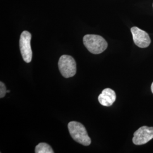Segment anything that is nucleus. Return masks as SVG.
Wrapping results in <instances>:
<instances>
[{
	"mask_svg": "<svg viewBox=\"0 0 153 153\" xmlns=\"http://www.w3.org/2000/svg\"><path fill=\"white\" fill-rule=\"evenodd\" d=\"M83 42L88 51L95 55L103 52L108 47L106 40L98 35H86L83 38Z\"/></svg>",
	"mask_w": 153,
	"mask_h": 153,
	"instance_id": "nucleus-1",
	"label": "nucleus"
},
{
	"mask_svg": "<svg viewBox=\"0 0 153 153\" xmlns=\"http://www.w3.org/2000/svg\"><path fill=\"white\" fill-rule=\"evenodd\" d=\"M68 129L71 136L75 141L84 146H88L91 144V139L86 128L81 123L71 121L68 124Z\"/></svg>",
	"mask_w": 153,
	"mask_h": 153,
	"instance_id": "nucleus-2",
	"label": "nucleus"
},
{
	"mask_svg": "<svg viewBox=\"0 0 153 153\" xmlns=\"http://www.w3.org/2000/svg\"><path fill=\"white\" fill-rule=\"evenodd\" d=\"M58 65L61 74L65 78L72 77L76 73V62L71 56H61Z\"/></svg>",
	"mask_w": 153,
	"mask_h": 153,
	"instance_id": "nucleus-3",
	"label": "nucleus"
},
{
	"mask_svg": "<svg viewBox=\"0 0 153 153\" xmlns=\"http://www.w3.org/2000/svg\"><path fill=\"white\" fill-rule=\"evenodd\" d=\"M31 34L27 31L22 32L19 40V47L23 60L30 63L32 60L33 52L31 47Z\"/></svg>",
	"mask_w": 153,
	"mask_h": 153,
	"instance_id": "nucleus-4",
	"label": "nucleus"
},
{
	"mask_svg": "<svg viewBox=\"0 0 153 153\" xmlns=\"http://www.w3.org/2000/svg\"><path fill=\"white\" fill-rule=\"evenodd\" d=\"M153 138V127L143 126L134 133L133 142L136 145H144Z\"/></svg>",
	"mask_w": 153,
	"mask_h": 153,
	"instance_id": "nucleus-5",
	"label": "nucleus"
},
{
	"mask_svg": "<svg viewBox=\"0 0 153 153\" xmlns=\"http://www.w3.org/2000/svg\"><path fill=\"white\" fill-rule=\"evenodd\" d=\"M133 41L140 48H146L149 46L151 40L148 33L137 27H133L131 30Z\"/></svg>",
	"mask_w": 153,
	"mask_h": 153,
	"instance_id": "nucleus-6",
	"label": "nucleus"
},
{
	"mask_svg": "<svg viewBox=\"0 0 153 153\" xmlns=\"http://www.w3.org/2000/svg\"><path fill=\"white\" fill-rule=\"evenodd\" d=\"M116 99V93L112 89L109 88L104 89L98 97L99 102L100 104L107 107L112 105Z\"/></svg>",
	"mask_w": 153,
	"mask_h": 153,
	"instance_id": "nucleus-7",
	"label": "nucleus"
},
{
	"mask_svg": "<svg viewBox=\"0 0 153 153\" xmlns=\"http://www.w3.org/2000/svg\"><path fill=\"white\" fill-rule=\"evenodd\" d=\"M36 153H53L54 152L48 144L42 142L39 143L35 148Z\"/></svg>",
	"mask_w": 153,
	"mask_h": 153,
	"instance_id": "nucleus-8",
	"label": "nucleus"
},
{
	"mask_svg": "<svg viewBox=\"0 0 153 153\" xmlns=\"http://www.w3.org/2000/svg\"><path fill=\"white\" fill-rule=\"evenodd\" d=\"M7 93L5 85L3 82H0V98H2L5 96L6 93Z\"/></svg>",
	"mask_w": 153,
	"mask_h": 153,
	"instance_id": "nucleus-9",
	"label": "nucleus"
},
{
	"mask_svg": "<svg viewBox=\"0 0 153 153\" xmlns=\"http://www.w3.org/2000/svg\"><path fill=\"white\" fill-rule=\"evenodd\" d=\"M151 90H152V93L153 94V82L152 83V86H151Z\"/></svg>",
	"mask_w": 153,
	"mask_h": 153,
	"instance_id": "nucleus-10",
	"label": "nucleus"
},
{
	"mask_svg": "<svg viewBox=\"0 0 153 153\" xmlns=\"http://www.w3.org/2000/svg\"><path fill=\"white\" fill-rule=\"evenodd\" d=\"M7 93H10V90H7Z\"/></svg>",
	"mask_w": 153,
	"mask_h": 153,
	"instance_id": "nucleus-11",
	"label": "nucleus"
}]
</instances>
